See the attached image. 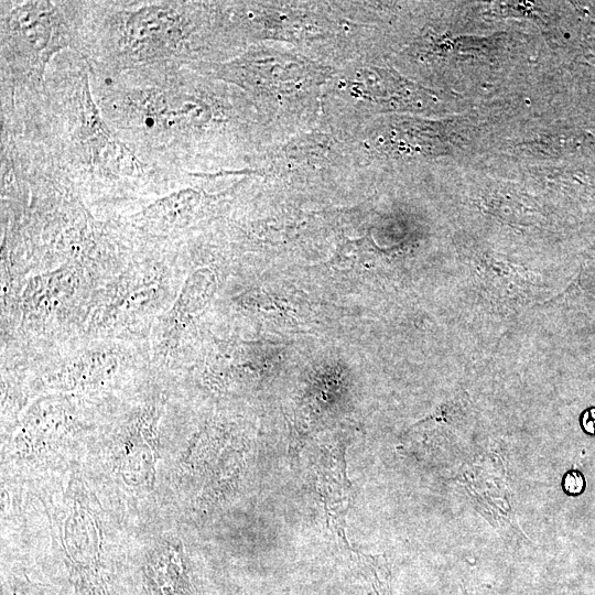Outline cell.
<instances>
[{
  "label": "cell",
  "mask_w": 595,
  "mask_h": 595,
  "mask_svg": "<svg viewBox=\"0 0 595 595\" xmlns=\"http://www.w3.org/2000/svg\"><path fill=\"white\" fill-rule=\"evenodd\" d=\"M351 554L366 585L367 595H396L390 565L383 555L360 551H351Z\"/></svg>",
  "instance_id": "obj_10"
},
{
  "label": "cell",
  "mask_w": 595,
  "mask_h": 595,
  "mask_svg": "<svg viewBox=\"0 0 595 595\" xmlns=\"http://www.w3.org/2000/svg\"><path fill=\"white\" fill-rule=\"evenodd\" d=\"M1 93L34 94L51 62L73 48L61 1L10 0L0 4Z\"/></svg>",
  "instance_id": "obj_3"
},
{
  "label": "cell",
  "mask_w": 595,
  "mask_h": 595,
  "mask_svg": "<svg viewBox=\"0 0 595 595\" xmlns=\"http://www.w3.org/2000/svg\"><path fill=\"white\" fill-rule=\"evenodd\" d=\"M69 269L65 266L31 279L22 296L24 314H40L54 309L73 279Z\"/></svg>",
  "instance_id": "obj_9"
},
{
  "label": "cell",
  "mask_w": 595,
  "mask_h": 595,
  "mask_svg": "<svg viewBox=\"0 0 595 595\" xmlns=\"http://www.w3.org/2000/svg\"><path fill=\"white\" fill-rule=\"evenodd\" d=\"M119 365L110 350H90L66 363L53 377L57 387L75 390L91 388L110 378Z\"/></svg>",
  "instance_id": "obj_8"
},
{
  "label": "cell",
  "mask_w": 595,
  "mask_h": 595,
  "mask_svg": "<svg viewBox=\"0 0 595 595\" xmlns=\"http://www.w3.org/2000/svg\"><path fill=\"white\" fill-rule=\"evenodd\" d=\"M582 425L585 432L595 435V409H588L584 412Z\"/></svg>",
  "instance_id": "obj_12"
},
{
  "label": "cell",
  "mask_w": 595,
  "mask_h": 595,
  "mask_svg": "<svg viewBox=\"0 0 595 595\" xmlns=\"http://www.w3.org/2000/svg\"><path fill=\"white\" fill-rule=\"evenodd\" d=\"M73 34V51L90 73L183 68L192 57L198 8L173 0L61 1Z\"/></svg>",
  "instance_id": "obj_2"
},
{
  "label": "cell",
  "mask_w": 595,
  "mask_h": 595,
  "mask_svg": "<svg viewBox=\"0 0 595 595\" xmlns=\"http://www.w3.org/2000/svg\"><path fill=\"white\" fill-rule=\"evenodd\" d=\"M1 133L39 151L97 202H150L185 180L143 162L116 134L94 98L86 60L73 50L51 62L37 93L1 94Z\"/></svg>",
  "instance_id": "obj_1"
},
{
  "label": "cell",
  "mask_w": 595,
  "mask_h": 595,
  "mask_svg": "<svg viewBox=\"0 0 595 595\" xmlns=\"http://www.w3.org/2000/svg\"><path fill=\"white\" fill-rule=\"evenodd\" d=\"M143 577L149 595H193L182 547H165L153 552L144 565Z\"/></svg>",
  "instance_id": "obj_7"
},
{
  "label": "cell",
  "mask_w": 595,
  "mask_h": 595,
  "mask_svg": "<svg viewBox=\"0 0 595 595\" xmlns=\"http://www.w3.org/2000/svg\"><path fill=\"white\" fill-rule=\"evenodd\" d=\"M22 595H26V594H22Z\"/></svg>",
  "instance_id": "obj_13"
},
{
  "label": "cell",
  "mask_w": 595,
  "mask_h": 595,
  "mask_svg": "<svg viewBox=\"0 0 595 595\" xmlns=\"http://www.w3.org/2000/svg\"><path fill=\"white\" fill-rule=\"evenodd\" d=\"M585 487L586 482L581 472L571 469L563 476L562 488L565 494L577 496L584 491Z\"/></svg>",
  "instance_id": "obj_11"
},
{
  "label": "cell",
  "mask_w": 595,
  "mask_h": 595,
  "mask_svg": "<svg viewBox=\"0 0 595 595\" xmlns=\"http://www.w3.org/2000/svg\"><path fill=\"white\" fill-rule=\"evenodd\" d=\"M216 285L215 274L206 268L195 270L187 277L173 305L163 317L162 354L172 353L178 345L184 331L212 300Z\"/></svg>",
  "instance_id": "obj_6"
},
{
  "label": "cell",
  "mask_w": 595,
  "mask_h": 595,
  "mask_svg": "<svg viewBox=\"0 0 595 595\" xmlns=\"http://www.w3.org/2000/svg\"><path fill=\"white\" fill-rule=\"evenodd\" d=\"M346 446L344 440L324 444L314 455L312 468L326 527L340 545L348 549L345 522L353 501V487L346 474Z\"/></svg>",
  "instance_id": "obj_4"
},
{
  "label": "cell",
  "mask_w": 595,
  "mask_h": 595,
  "mask_svg": "<svg viewBox=\"0 0 595 595\" xmlns=\"http://www.w3.org/2000/svg\"><path fill=\"white\" fill-rule=\"evenodd\" d=\"M163 295V279L154 270L130 274L119 281L95 314V324L112 327L143 315Z\"/></svg>",
  "instance_id": "obj_5"
}]
</instances>
